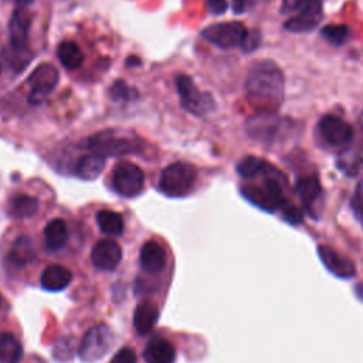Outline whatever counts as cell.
I'll return each instance as SVG.
<instances>
[{"mask_svg":"<svg viewBox=\"0 0 363 363\" xmlns=\"http://www.w3.org/2000/svg\"><path fill=\"white\" fill-rule=\"evenodd\" d=\"M244 89L254 108L272 112L284 101V74L271 60L255 61L247 72Z\"/></svg>","mask_w":363,"mask_h":363,"instance_id":"obj_1","label":"cell"},{"mask_svg":"<svg viewBox=\"0 0 363 363\" xmlns=\"http://www.w3.org/2000/svg\"><path fill=\"white\" fill-rule=\"evenodd\" d=\"M254 183L244 184L241 187V194L254 206L265 211L284 210L291 203L286 200V179L285 176L269 162L264 169L252 179Z\"/></svg>","mask_w":363,"mask_h":363,"instance_id":"obj_2","label":"cell"},{"mask_svg":"<svg viewBox=\"0 0 363 363\" xmlns=\"http://www.w3.org/2000/svg\"><path fill=\"white\" fill-rule=\"evenodd\" d=\"M85 147L104 157H112L139 155L143 150V143L135 133L109 129L91 135L85 140Z\"/></svg>","mask_w":363,"mask_h":363,"instance_id":"obj_3","label":"cell"},{"mask_svg":"<svg viewBox=\"0 0 363 363\" xmlns=\"http://www.w3.org/2000/svg\"><path fill=\"white\" fill-rule=\"evenodd\" d=\"M197 170L186 162H174L164 167L159 177V189L170 197H183L194 186Z\"/></svg>","mask_w":363,"mask_h":363,"instance_id":"obj_4","label":"cell"},{"mask_svg":"<svg viewBox=\"0 0 363 363\" xmlns=\"http://www.w3.org/2000/svg\"><path fill=\"white\" fill-rule=\"evenodd\" d=\"M250 31L240 21H223L207 26L201 31V37L218 48L227 50L233 47H244Z\"/></svg>","mask_w":363,"mask_h":363,"instance_id":"obj_5","label":"cell"},{"mask_svg":"<svg viewBox=\"0 0 363 363\" xmlns=\"http://www.w3.org/2000/svg\"><path fill=\"white\" fill-rule=\"evenodd\" d=\"M176 89L180 96V104L183 109L187 112L203 116L214 109V99L208 92L200 91L193 79L187 75H177L176 78Z\"/></svg>","mask_w":363,"mask_h":363,"instance_id":"obj_6","label":"cell"},{"mask_svg":"<svg viewBox=\"0 0 363 363\" xmlns=\"http://www.w3.org/2000/svg\"><path fill=\"white\" fill-rule=\"evenodd\" d=\"M112 189L123 197L138 196L145 186V174L142 169L132 162H119L111 174Z\"/></svg>","mask_w":363,"mask_h":363,"instance_id":"obj_7","label":"cell"},{"mask_svg":"<svg viewBox=\"0 0 363 363\" xmlns=\"http://www.w3.org/2000/svg\"><path fill=\"white\" fill-rule=\"evenodd\" d=\"M289 123H292V121L279 118L272 112H261L248 118L247 132L251 138L258 139L262 143H272L278 136H282V130H285Z\"/></svg>","mask_w":363,"mask_h":363,"instance_id":"obj_8","label":"cell"},{"mask_svg":"<svg viewBox=\"0 0 363 363\" xmlns=\"http://www.w3.org/2000/svg\"><path fill=\"white\" fill-rule=\"evenodd\" d=\"M60 74L58 69L48 62L40 64L28 77L30 94H28V104L30 105H40L43 104L48 95L54 91L55 85L58 84Z\"/></svg>","mask_w":363,"mask_h":363,"instance_id":"obj_9","label":"cell"},{"mask_svg":"<svg viewBox=\"0 0 363 363\" xmlns=\"http://www.w3.org/2000/svg\"><path fill=\"white\" fill-rule=\"evenodd\" d=\"M112 343V330L106 325H98L85 333L79 346V356L85 363H92L104 357Z\"/></svg>","mask_w":363,"mask_h":363,"instance_id":"obj_10","label":"cell"},{"mask_svg":"<svg viewBox=\"0 0 363 363\" xmlns=\"http://www.w3.org/2000/svg\"><path fill=\"white\" fill-rule=\"evenodd\" d=\"M320 140L329 147H345L353 138L352 126L339 116L325 115L316 125Z\"/></svg>","mask_w":363,"mask_h":363,"instance_id":"obj_11","label":"cell"},{"mask_svg":"<svg viewBox=\"0 0 363 363\" xmlns=\"http://www.w3.org/2000/svg\"><path fill=\"white\" fill-rule=\"evenodd\" d=\"M31 13L28 4H16L9 21L10 43L16 51H24L28 41V31L31 27Z\"/></svg>","mask_w":363,"mask_h":363,"instance_id":"obj_12","label":"cell"},{"mask_svg":"<svg viewBox=\"0 0 363 363\" xmlns=\"http://www.w3.org/2000/svg\"><path fill=\"white\" fill-rule=\"evenodd\" d=\"M121 245L111 238L99 240L91 251V262L98 271H115L122 261Z\"/></svg>","mask_w":363,"mask_h":363,"instance_id":"obj_13","label":"cell"},{"mask_svg":"<svg viewBox=\"0 0 363 363\" xmlns=\"http://www.w3.org/2000/svg\"><path fill=\"white\" fill-rule=\"evenodd\" d=\"M318 255H319L322 264L326 267V269L330 274H333L339 278H343V279L354 277V274H356L354 264L345 255L335 251L333 248H330L328 245H319Z\"/></svg>","mask_w":363,"mask_h":363,"instance_id":"obj_14","label":"cell"},{"mask_svg":"<svg viewBox=\"0 0 363 363\" xmlns=\"http://www.w3.org/2000/svg\"><path fill=\"white\" fill-rule=\"evenodd\" d=\"M322 3L323 1H318L311 4L309 7L301 10L299 13H296L294 17L288 18L284 23V28L292 33H309L313 31L318 24L320 23L322 17H323V10H322Z\"/></svg>","mask_w":363,"mask_h":363,"instance_id":"obj_15","label":"cell"},{"mask_svg":"<svg viewBox=\"0 0 363 363\" xmlns=\"http://www.w3.org/2000/svg\"><path fill=\"white\" fill-rule=\"evenodd\" d=\"M166 251L155 240L146 241L139 251V265L143 272L157 275L166 268Z\"/></svg>","mask_w":363,"mask_h":363,"instance_id":"obj_16","label":"cell"},{"mask_svg":"<svg viewBox=\"0 0 363 363\" xmlns=\"http://www.w3.org/2000/svg\"><path fill=\"white\" fill-rule=\"evenodd\" d=\"M295 191L299 196L306 211L313 217L312 211L316 208L318 203L322 201V197H323V190L318 176L311 174V176L299 177L295 183Z\"/></svg>","mask_w":363,"mask_h":363,"instance_id":"obj_17","label":"cell"},{"mask_svg":"<svg viewBox=\"0 0 363 363\" xmlns=\"http://www.w3.org/2000/svg\"><path fill=\"white\" fill-rule=\"evenodd\" d=\"M34 255H35V248L31 238L27 235H21L16 238L14 242L11 244L6 255V262L11 269L20 271L34 259Z\"/></svg>","mask_w":363,"mask_h":363,"instance_id":"obj_18","label":"cell"},{"mask_svg":"<svg viewBox=\"0 0 363 363\" xmlns=\"http://www.w3.org/2000/svg\"><path fill=\"white\" fill-rule=\"evenodd\" d=\"M72 281V272L60 264H50L40 275V285L50 292L65 289Z\"/></svg>","mask_w":363,"mask_h":363,"instance_id":"obj_19","label":"cell"},{"mask_svg":"<svg viewBox=\"0 0 363 363\" xmlns=\"http://www.w3.org/2000/svg\"><path fill=\"white\" fill-rule=\"evenodd\" d=\"M176 357L174 345L164 337L152 339L143 350L145 363H174Z\"/></svg>","mask_w":363,"mask_h":363,"instance_id":"obj_20","label":"cell"},{"mask_svg":"<svg viewBox=\"0 0 363 363\" xmlns=\"http://www.w3.org/2000/svg\"><path fill=\"white\" fill-rule=\"evenodd\" d=\"M159 320V308L150 301H142L133 312V328L138 335H147Z\"/></svg>","mask_w":363,"mask_h":363,"instance_id":"obj_21","label":"cell"},{"mask_svg":"<svg viewBox=\"0 0 363 363\" xmlns=\"http://www.w3.org/2000/svg\"><path fill=\"white\" fill-rule=\"evenodd\" d=\"M44 245L48 251H61L68 241V228L62 218H52L47 223L44 231Z\"/></svg>","mask_w":363,"mask_h":363,"instance_id":"obj_22","label":"cell"},{"mask_svg":"<svg viewBox=\"0 0 363 363\" xmlns=\"http://www.w3.org/2000/svg\"><path fill=\"white\" fill-rule=\"evenodd\" d=\"M105 159L106 157L92 152L89 155H84L78 159L75 164V173L85 180L96 179L105 167Z\"/></svg>","mask_w":363,"mask_h":363,"instance_id":"obj_23","label":"cell"},{"mask_svg":"<svg viewBox=\"0 0 363 363\" xmlns=\"http://www.w3.org/2000/svg\"><path fill=\"white\" fill-rule=\"evenodd\" d=\"M21 357V342L10 332L0 333V363H20Z\"/></svg>","mask_w":363,"mask_h":363,"instance_id":"obj_24","label":"cell"},{"mask_svg":"<svg viewBox=\"0 0 363 363\" xmlns=\"http://www.w3.org/2000/svg\"><path fill=\"white\" fill-rule=\"evenodd\" d=\"M96 224L99 230L109 237H119L125 230L123 217L112 210H101L96 214Z\"/></svg>","mask_w":363,"mask_h":363,"instance_id":"obj_25","label":"cell"},{"mask_svg":"<svg viewBox=\"0 0 363 363\" xmlns=\"http://www.w3.org/2000/svg\"><path fill=\"white\" fill-rule=\"evenodd\" d=\"M57 57L67 69H77L84 62V54L74 41H62L57 48Z\"/></svg>","mask_w":363,"mask_h":363,"instance_id":"obj_26","label":"cell"},{"mask_svg":"<svg viewBox=\"0 0 363 363\" xmlns=\"http://www.w3.org/2000/svg\"><path fill=\"white\" fill-rule=\"evenodd\" d=\"M10 211L17 218H30L38 211V200L28 194H16L10 201Z\"/></svg>","mask_w":363,"mask_h":363,"instance_id":"obj_27","label":"cell"},{"mask_svg":"<svg viewBox=\"0 0 363 363\" xmlns=\"http://www.w3.org/2000/svg\"><path fill=\"white\" fill-rule=\"evenodd\" d=\"M267 164L265 159L257 157V156H245L237 163V173L242 179H252L255 177Z\"/></svg>","mask_w":363,"mask_h":363,"instance_id":"obj_28","label":"cell"},{"mask_svg":"<svg viewBox=\"0 0 363 363\" xmlns=\"http://www.w3.org/2000/svg\"><path fill=\"white\" fill-rule=\"evenodd\" d=\"M320 34L332 44L335 45H340L343 44L347 37L350 35V30L347 26L345 24H329V26H325L320 31Z\"/></svg>","mask_w":363,"mask_h":363,"instance_id":"obj_29","label":"cell"},{"mask_svg":"<svg viewBox=\"0 0 363 363\" xmlns=\"http://www.w3.org/2000/svg\"><path fill=\"white\" fill-rule=\"evenodd\" d=\"M109 95L113 101H130L133 99L138 94L136 91L129 86L125 81L119 79V81H115L109 89Z\"/></svg>","mask_w":363,"mask_h":363,"instance_id":"obj_30","label":"cell"},{"mask_svg":"<svg viewBox=\"0 0 363 363\" xmlns=\"http://www.w3.org/2000/svg\"><path fill=\"white\" fill-rule=\"evenodd\" d=\"M323 1V0H282L281 13L282 14H291V13H299L301 10L309 7L313 3Z\"/></svg>","mask_w":363,"mask_h":363,"instance_id":"obj_31","label":"cell"},{"mask_svg":"<svg viewBox=\"0 0 363 363\" xmlns=\"http://www.w3.org/2000/svg\"><path fill=\"white\" fill-rule=\"evenodd\" d=\"M136 362H138L136 352L129 346L119 349L113 354V357L109 360V363H136Z\"/></svg>","mask_w":363,"mask_h":363,"instance_id":"obj_32","label":"cell"},{"mask_svg":"<svg viewBox=\"0 0 363 363\" xmlns=\"http://www.w3.org/2000/svg\"><path fill=\"white\" fill-rule=\"evenodd\" d=\"M352 208L354 214L362 220L363 223V186L360 184L352 199Z\"/></svg>","mask_w":363,"mask_h":363,"instance_id":"obj_33","label":"cell"},{"mask_svg":"<svg viewBox=\"0 0 363 363\" xmlns=\"http://www.w3.org/2000/svg\"><path fill=\"white\" fill-rule=\"evenodd\" d=\"M206 7L211 14L220 16L225 13L228 4H227V0H206Z\"/></svg>","mask_w":363,"mask_h":363,"instance_id":"obj_34","label":"cell"},{"mask_svg":"<svg viewBox=\"0 0 363 363\" xmlns=\"http://www.w3.org/2000/svg\"><path fill=\"white\" fill-rule=\"evenodd\" d=\"M244 4H245V0H233V9H234V13L240 14L244 11Z\"/></svg>","mask_w":363,"mask_h":363,"instance_id":"obj_35","label":"cell"},{"mask_svg":"<svg viewBox=\"0 0 363 363\" xmlns=\"http://www.w3.org/2000/svg\"><path fill=\"white\" fill-rule=\"evenodd\" d=\"M126 62H128V65H132V67H139V65L142 64L140 60L136 58V57H129V58L126 60Z\"/></svg>","mask_w":363,"mask_h":363,"instance_id":"obj_36","label":"cell"},{"mask_svg":"<svg viewBox=\"0 0 363 363\" xmlns=\"http://www.w3.org/2000/svg\"><path fill=\"white\" fill-rule=\"evenodd\" d=\"M356 295L363 301V282H360L357 286H356Z\"/></svg>","mask_w":363,"mask_h":363,"instance_id":"obj_37","label":"cell"},{"mask_svg":"<svg viewBox=\"0 0 363 363\" xmlns=\"http://www.w3.org/2000/svg\"><path fill=\"white\" fill-rule=\"evenodd\" d=\"M1 305H3V298H1V294H0V309H1Z\"/></svg>","mask_w":363,"mask_h":363,"instance_id":"obj_38","label":"cell"},{"mask_svg":"<svg viewBox=\"0 0 363 363\" xmlns=\"http://www.w3.org/2000/svg\"><path fill=\"white\" fill-rule=\"evenodd\" d=\"M0 72H1V65H0Z\"/></svg>","mask_w":363,"mask_h":363,"instance_id":"obj_39","label":"cell"}]
</instances>
